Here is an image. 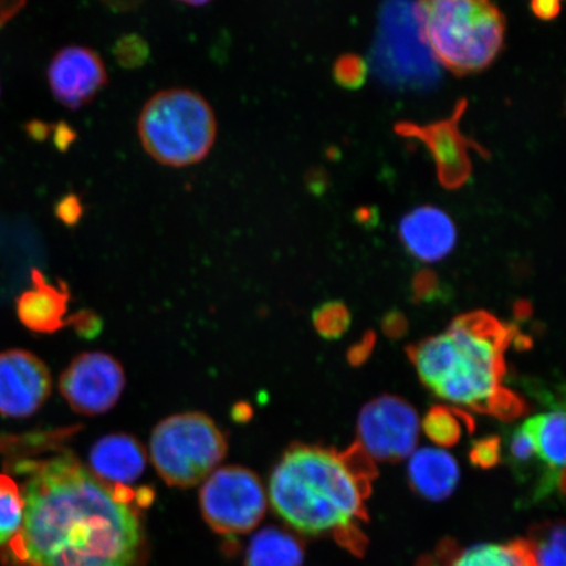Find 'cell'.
Returning <instances> with one entry per match:
<instances>
[{
  "instance_id": "34",
  "label": "cell",
  "mask_w": 566,
  "mask_h": 566,
  "mask_svg": "<svg viewBox=\"0 0 566 566\" xmlns=\"http://www.w3.org/2000/svg\"><path fill=\"white\" fill-rule=\"evenodd\" d=\"M56 216L62 219V222L74 224L82 216V207L80 201L74 196L66 197L56 207Z\"/></svg>"
},
{
  "instance_id": "6",
  "label": "cell",
  "mask_w": 566,
  "mask_h": 566,
  "mask_svg": "<svg viewBox=\"0 0 566 566\" xmlns=\"http://www.w3.org/2000/svg\"><path fill=\"white\" fill-rule=\"evenodd\" d=\"M228 438L214 420L200 412L168 417L154 429L150 455L169 486L192 488L207 480L228 455Z\"/></svg>"
},
{
  "instance_id": "28",
  "label": "cell",
  "mask_w": 566,
  "mask_h": 566,
  "mask_svg": "<svg viewBox=\"0 0 566 566\" xmlns=\"http://www.w3.org/2000/svg\"><path fill=\"white\" fill-rule=\"evenodd\" d=\"M502 458V442L497 436L485 437L472 444L470 451L471 462L480 469H492Z\"/></svg>"
},
{
  "instance_id": "25",
  "label": "cell",
  "mask_w": 566,
  "mask_h": 566,
  "mask_svg": "<svg viewBox=\"0 0 566 566\" xmlns=\"http://www.w3.org/2000/svg\"><path fill=\"white\" fill-rule=\"evenodd\" d=\"M334 76L337 84L345 88L363 87L367 76L366 62L357 54H344L335 62Z\"/></svg>"
},
{
  "instance_id": "7",
  "label": "cell",
  "mask_w": 566,
  "mask_h": 566,
  "mask_svg": "<svg viewBox=\"0 0 566 566\" xmlns=\"http://www.w3.org/2000/svg\"><path fill=\"white\" fill-rule=\"evenodd\" d=\"M203 520L221 535L251 533L263 521L268 494L260 478L240 465L216 470L200 493Z\"/></svg>"
},
{
  "instance_id": "11",
  "label": "cell",
  "mask_w": 566,
  "mask_h": 566,
  "mask_svg": "<svg viewBox=\"0 0 566 566\" xmlns=\"http://www.w3.org/2000/svg\"><path fill=\"white\" fill-rule=\"evenodd\" d=\"M46 74L55 101L70 111L94 102L108 84V70L102 55L83 45L60 49L49 63Z\"/></svg>"
},
{
  "instance_id": "4",
  "label": "cell",
  "mask_w": 566,
  "mask_h": 566,
  "mask_svg": "<svg viewBox=\"0 0 566 566\" xmlns=\"http://www.w3.org/2000/svg\"><path fill=\"white\" fill-rule=\"evenodd\" d=\"M413 17L431 56L458 77L483 73L504 51L507 21L493 0H416Z\"/></svg>"
},
{
  "instance_id": "27",
  "label": "cell",
  "mask_w": 566,
  "mask_h": 566,
  "mask_svg": "<svg viewBox=\"0 0 566 566\" xmlns=\"http://www.w3.org/2000/svg\"><path fill=\"white\" fill-rule=\"evenodd\" d=\"M412 301L415 303H433L441 301L446 295L441 280L429 269H421L413 275Z\"/></svg>"
},
{
  "instance_id": "3",
  "label": "cell",
  "mask_w": 566,
  "mask_h": 566,
  "mask_svg": "<svg viewBox=\"0 0 566 566\" xmlns=\"http://www.w3.org/2000/svg\"><path fill=\"white\" fill-rule=\"evenodd\" d=\"M518 331L475 311L457 317L446 334L409 346L408 357L440 398L486 413L505 377V350Z\"/></svg>"
},
{
  "instance_id": "15",
  "label": "cell",
  "mask_w": 566,
  "mask_h": 566,
  "mask_svg": "<svg viewBox=\"0 0 566 566\" xmlns=\"http://www.w3.org/2000/svg\"><path fill=\"white\" fill-rule=\"evenodd\" d=\"M33 286L19 296L20 322L35 334L52 335L65 327L70 293L65 283L55 287L39 271L32 272Z\"/></svg>"
},
{
  "instance_id": "33",
  "label": "cell",
  "mask_w": 566,
  "mask_h": 566,
  "mask_svg": "<svg viewBox=\"0 0 566 566\" xmlns=\"http://www.w3.org/2000/svg\"><path fill=\"white\" fill-rule=\"evenodd\" d=\"M530 9L535 18L552 21L562 13V0H530Z\"/></svg>"
},
{
  "instance_id": "29",
  "label": "cell",
  "mask_w": 566,
  "mask_h": 566,
  "mask_svg": "<svg viewBox=\"0 0 566 566\" xmlns=\"http://www.w3.org/2000/svg\"><path fill=\"white\" fill-rule=\"evenodd\" d=\"M116 54L122 65L125 67H136L146 60V42L139 40L137 35H127L124 40L118 41Z\"/></svg>"
},
{
  "instance_id": "14",
  "label": "cell",
  "mask_w": 566,
  "mask_h": 566,
  "mask_svg": "<svg viewBox=\"0 0 566 566\" xmlns=\"http://www.w3.org/2000/svg\"><path fill=\"white\" fill-rule=\"evenodd\" d=\"M147 455L136 437L126 433L105 436L90 452L92 473L111 485H129L146 470Z\"/></svg>"
},
{
  "instance_id": "16",
  "label": "cell",
  "mask_w": 566,
  "mask_h": 566,
  "mask_svg": "<svg viewBox=\"0 0 566 566\" xmlns=\"http://www.w3.org/2000/svg\"><path fill=\"white\" fill-rule=\"evenodd\" d=\"M525 424L535 442L536 457L546 467L536 495L544 497L555 491L564 492L565 483V413L555 410L530 419Z\"/></svg>"
},
{
  "instance_id": "9",
  "label": "cell",
  "mask_w": 566,
  "mask_h": 566,
  "mask_svg": "<svg viewBox=\"0 0 566 566\" xmlns=\"http://www.w3.org/2000/svg\"><path fill=\"white\" fill-rule=\"evenodd\" d=\"M419 433V415L396 396H380L360 410L358 443L379 462H400L412 455Z\"/></svg>"
},
{
  "instance_id": "17",
  "label": "cell",
  "mask_w": 566,
  "mask_h": 566,
  "mask_svg": "<svg viewBox=\"0 0 566 566\" xmlns=\"http://www.w3.org/2000/svg\"><path fill=\"white\" fill-rule=\"evenodd\" d=\"M408 476L410 485L423 499L440 502L455 492L460 470L448 451L422 448L410 455Z\"/></svg>"
},
{
  "instance_id": "20",
  "label": "cell",
  "mask_w": 566,
  "mask_h": 566,
  "mask_svg": "<svg viewBox=\"0 0 566 566\" xmlns=\"http://www.w3.org/2000/svg\"><path fill=\"white\" fill-rule=\"evenodd\" d=\"M422 429L430 441L451 448L460 441L464 429L473 430V420L463 410L436 406L424 416Z\"/></svg>"
},
{
  "instance_id": "31",
  "label": "cell",
  "mask_w": 566,
  "mask_h": 566,
  "mask_svg": "<svg viewBox=\"0 0 566 566\" xmlns=\"http://www.w3.org/2000/svg\"><path fill=\"white\" fill-rule=\"evenodd\" d=\"M375 344H377V335L373 331L366 332L363 338L348 350V363L354 367L363 366L370 358Z\"/></svg>"
},
{
  "instance_id": "26",
  "label": "cell",
  "mask_w": 566,
  "mask_h": 566,
  "mask_svg": "<svg viewBox=\"0 0 566 566\" xmlns=\"http://www.w3.org/2000/svg\"><path fill=\"white\" fill-rule=\"evenodd\" d=\"M509 457H511V462L516 471L526 470L533 463L536 448L525 424L514 431L511 442H509Z\"/></svg>"
},
{
  "instance_id": "18",
  "label": "cell",
  "mask_w": 566,
  "mask_h": 566,
  "mask_svg": "<svg viewBox=\"0 0 566 566\" xmlns=\"http://www.w3.org/2000/svg\"><path fill=\"white\" fill-rule=\"evenodd\" d=\"M304 548L298 537L279 527H266L252 537L245 566H302Z\"/></svg>"
},
{
  "instance_id": "5",
  "label": "cell",
  "mask_w": 566,
  "mask_h": 566,
  "mask_svg": "<svg viewBox=\"0 0 566 566\" xmlns=\"http://www.w3.org/2000/svg\"><path fill=\"white\" fill-rule=\"evenodd\" d=\"M137 132L148 157L165 167L186 168L209 157L218 137V122L201 94L174 87L148 98L139 113Z\"/></svg>"
},
{
  "instance_id": "30",
  "label": "cell",
  "mask_w": 566,
  "mask_h": 566,
  "mask_svg": "<svg viewBox=\"0 0 566 566\" xmlns=\"http://www.w3.org/2000/svg\"><path fill=\"white\" fill-rule=\"evenodd\" d=\"M381 331L391 339H400L408 334L409 323L405 314L399 310L389 311L381 318Z\"/></svg>"
},
{
  "instance_id": "13",
  "label": "cell",
  "mask_w": 566,
  "mask_h": 566,
  "mask_svg": "<svg viewBox=\"0 0 566 566\" xmlns=\"http://www.w3.org/2000/svg\"><path fill=\"white\" fill-rule=\"evenodd\" d=\"M399 237L407 251L417 260L436 263L454 250L458 232L448 212L423 205L401 219Z\"/></svg>"
},
{
  "instance_id": "24",
  "label": "cell",
  "mask_w": 566,
  "mask_h": 566,
  "mask_svg": "<svg viewBox=\"0 0 566 566\" xmlns=\"http://www.w3.org/2000/svg\"><path fill=\"white\" fill-rule=\"evenodd\" d=\"M527 412L526 401L512 389L501 387L488 406L486 413L502 421H514Z\"/></svg>"
},
{
  "instance_id": "12",
  "label": "cell",
  "mask_w": 566,
  "mask_h": 566,
  "mask_svg": "<svg viewBox=\"0 0 566 566\" xmlns=\"http://www.w3.org/2000/svg\"><path fill=\"white\" fill-rule=\"evenodd\" d=\"M52 392L48 366L23 349L0 353V415L24 419L38 412Z\"/></svg>"
},
{
  "instance_id": "19",
  "label": "cell",
  "mask_w": 566,
  "mask_h": 566,
  "mask_svg": "<svg viewBox=\"0 0 566 566\" xmlns=\"http://www.w3.org/2000/svg\"><path fill=\"white\" fill-rule=\"evenodd\" d=\"M444 566H535L528 542L476 544L451 554Z\"/></svg>"
},
{
  "instance_id": "37",
  "label": "cell",
  "mask_w": 566,
  "mask_h": 566,
  "mask_svg": "<svg viewBox=\"0 0 566 566\" xmlns=\"http://www.w3.org/2000/svg\"><path fill=\"white\" fill-rule=\"evenodd\" d=\"M513 313L516 322H526L531 315H533V304L526 300L516 301L514 303Z\"/></svg>"
},
{
  "instance_id": "32",
  "label": "cell",
  "mask_w": 566,
  "mask_h": 566,
  "mask_svg": "<svg viewBox=\"0 0 566 566\" xmlns=\"http://www.w3.org/2000/svg\"><path fill=\"white\" fill-rule=\"evenodd\" d=\"M70 323L74 325L77 334L86 338L96 337L102 329L101 318L95 314L88 313V311L77 313L74 317L70 318Z\"/></svg>"
},
{
  "instance_id": "23",
  "label": "cell",
  "mask_w": 566,
  "mask_h": 566,
  "mask_svg": "<svg viewBox=\"0 0 566 566\" xmlns=\"http://www.w3.org/2000/svg\"><path fill=\"white\" fill-rule=\"evenodd\" d=\"M313 321L318 335L327 339H337L348 332L352 316L343 302H328L315 310Z\"/></svg>"
},
{
  "instance_id": "10",
  "label": "cell",
  "mask_w": 566,
  "mask_h": 566,
  "mask_svg": "<svg viewBox=\"0 0 566 566\" xmlns=\"http://www.w3.org/2000/svg\"><path fill=\"white\" fill-rule=\"evenodd\" d=\"M126 385L124 367L102 352L83 353L61 375L60 391L74 412L97 416L109 412Z\"/></svg>"
},
{
  "instance_id": "35",
  "label": "cell",
  "mask_w": 566,
  "mask_h": 566,
  "mask_svg": "<svg viewBox=\"0 0 566 566\" xmlns=\"http://www.w3.org/2000/svg\"><path fill=\"white\" fill-rule=\"evenodd\" d=\"M28 0H0V30L24 10Z\"/></svg>"
},
{
  "instance_id": "36",
  "label": "cell",
  "mask_w": 566,
  "mask_h": 566,
  "mask_svg": "<svg viewBox=\"0 0 566 566\" xmlns=\"http://www.w3.org/2000/svg\"><path fill=\"white\" fill-rule=\"evenodd\" d=\"M109 10L115 12H130L144 4L145 0H102Z\"/></svg>"
},
{
  "instance_id": "2",
  "label": "cell",
  "mask_w": 566,
  "mask_h": 566,
  "mask_svg": "<svg viewBox=\"0 0 566 566\" xmlns=\"http://www.w3.org/2000/svg\"><path fill=\"white\" fill-rule=\"evenodd\" d=\"M375 476L373 459L358 442L343 452L295 443L274 467L269 500L298 533L331 535L357 551L364 546L360 525Z\"/></svg>"
},
{
  "instance_id": "21",
  "label": "cell",
  "mask_w": 566,
  "mask_h": 566,
  "mask_svg": "<svg viewBox=\"0 0 566 566\" xmlns=\"http://www.w3.org/2000/svg\"><path fill=\"white\" fill-rule=\"evenodd\" d=\"M24 500L17 481L0 475V548L15 537L23 525Z\"/></svg>"
},
{
  "instance_id": "22",
  "label": "cell",
  "mask_w": 566,
  "mask_h": 566,
  "mask_svg": "<svg viewBox=\"0 0 566 566\" xmlns=\"http://www.w3.org/2000/svg\"><path fill=\"white\" fill-rule=\"evenodd\" d=\"M535 566H565L566 535L564 525H552L528 542Z\"/></svg>"
},
{
  "instance_id": "1",
  "label": "cell",
  "mask_w": 566,
  "mask_h": 566,
  "mask_svg": "<svg viewBox=\"0 0 566 566\" xmlns=\"http://www.w3.org/2000/svg\"><path fill=\"white\" fill-rule=\"evenodd\" d=\"M23 525L0 548L6 566H140L136 492L105 484L71 452L19 465Z\"/></svg>"
},
{
  "instance_id": "38",
  "label": "cell",
  "mask_w": 566,
  "mask_h": 566,
  "mask_svg": "<svg viewBox=\"0 0 566 566\" xmlns=\"http://www.w3.org/2000/svg\"><path fill=\"white\" fill-rule=\"evenodd\" d=\"M177 2L192 7H202L205 4L212 2V0H177Z\"/></svg>"
},
{
  "instance_id": "8",
  "label": "cell",
  "mask_w": 566,
  "mask_h": 566,
  "mask_svg": "<svg viewBox=\"0 0 566 566\" xmlns=\"http://www.w3.org/2000/svg\"><path fill=\"white\" fill-rule=\"evenodd\" d=\"M469 109V101L460 97L448 118L430 124L399 122L394 126L396 136L420 140L436 163L438 182L446 190L462 189L470 181L473 165L470 151L490 159L492 154L475 139L467 138L460 130V122Z\"/></svg>"
}]
</instances>
